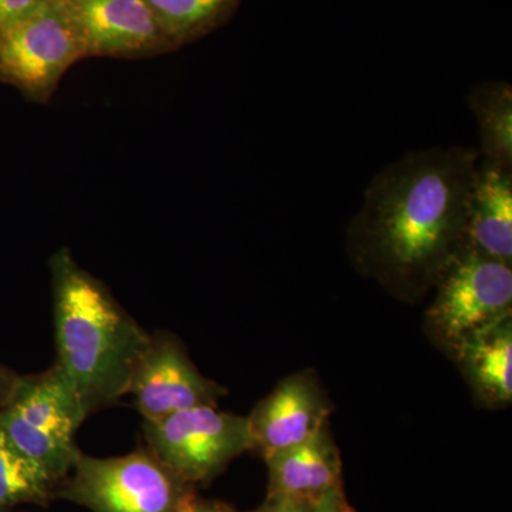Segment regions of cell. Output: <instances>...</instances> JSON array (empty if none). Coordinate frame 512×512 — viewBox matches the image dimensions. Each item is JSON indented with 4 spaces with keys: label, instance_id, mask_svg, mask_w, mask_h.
Here are the masks:
<instances>
[{
    "label": "cell",
    "instance_id": "13",
    "mask_svg": "<svg viewBox=\"0 0 512 512\" xmlns=\"http://www.w3.org/2000/svg\"><path fill=\"white\" fill-rule=\"evenodd\" d=\"M454 350L481 399L491 404L511 402V316L476 330L460 340Z\"/></svg>",
    "mask_w": 512,
    "mask_h": 512
},
{
    "label": "cell",
    "instance_id": "19",
    "mask_svg": "<svg viewBox=\"0 0 512 512\" xmlns=\"http://www.w3.org/2000/svg\"><path fill=\"white\" fill-rule=\"evenodd\" d=\"M40 2L42 0H0V29L25 16Z\"/></svg>",
    "mask_w": 512,
    "mask_h": 512
},
{
    "label": "cell",
    "instance_id": "12",
    "mask_svg": "<svg viewBox=\"0 0 512 512\" xmlns=\"http://www.w3.org/2000/svg\"><path fill=\"white\" fill-rule=\"evenodd\" d=\"M466 248L511 265V170L478 163L468 202Z\"/></svg>",
    "mask_w": 512,
    "mask_h": 512
},
{
    "label": "cell",
    "instance_id": "14",
    "mask_svg": "<svg viewBox=\"0 0 512 512\" xmlns=\"http://www.w3.org/2000/svg\"><path fill=\"white\" fill-rule=\"evenodd\" d=\"M467 104L478 126L480 163L512 171V87L511 84L485 82L467 94Z\"/></svg>",
    "mask_w": 512,
    "mask_h": 512
},
{
    "label": "cell",
    "instance_id": "8",
    "mask_svg": "<svg viewBox=\"0 0 512 512\" xmlns=\"http://www.w3.org/2000/svg\"><path fill=\"white\" fill-rule=\"evenodd\" d=\"M128 394L144 421H156L198 406H217L224 386L202 375L181 340L167 330L151 333Z\"/></svg>",
    "mask_w": 512,
    "mask_h": 512
},
{
    "label": "cell",
    "instance_id": "9",
    "mask_svg": "<svg viewBox=\"0 0 512 512\" xmlns=\"http://www.w3.org/2000/svg\"><path fill=\"white\" fill-rule=\"evenodd\" d=\"M330 407L313 373L286 377L248 417L255 450L269 458L311 439L326 426Z\"/></svg>",
    "mask_w": 512,
    "mask_h": 512
},
{
    "label": "cell",
    "instance_id": "16",
    "mask_svg": "<svg viewBox=\"0 0 512 512\" xmlns=\"http://www.w3.org/2000/svg\"><path fill=\"white\" fill-rule=\"evenodd\" d=\"M239 2L241 0H147L173 46L217 29L231 18Z\"/></svg>",
    "mask_w": 512,
    "mask_h": 512
},
{
    "label": "cell",
    "instance_id": "15",
    "mask_svg": "<svg viewBox=\"0 0 512 512\" xmlns=\"http://www.w3.org/2000/svg\"><path fill=\"white\" fill-rule=\"evenodd\" d=\"M57 484L39 464L30 460L0 427V511L20 504L49 505Z\"/></svg>",
    "mask_w": 512,
    "mask_h": 512
},
{
    "label": "cell",
    "instance_id": "17",
    "mask_svg": "<svg viewBox=\"0 0 512 512\" xmlns=\"http://www.w3.org/2000/svg\"><path fill=\"white\" fill-rule=\"evenodd\" d=\"M171 512H239L237 508L220 500L202 498L197 491H192Z\"/></svg>",
    "mask_w": 512,
    "mask_h": 512
},
{
    "label": "cell",
    "instance_id": "1",
    "mask_svg": "<svg viewBox=\"0 0 512 512\" xmlns=\"http://www.w3.org/2000/svg\"><path fill=\"white\" fill-rule=\"evenodd\" d=\"M476 148L410 151L372 178L350 225L353 259L393 291L419 295L436 286L466 248Z\"/></svg>",
    "mask_w": 512,
    "mask_h": 512
},
{
    "label": "cell",
    "instance_id": "4",
    "mask_svg": "<svg viewBox=\"0 0 512 512\" xmlns=\"http://www.w3.org/2000/svg\"><path fill=\"white\" fill-rule=\"evenodd\" d=\"M192 491L195 485L144 447L120 457L80 454L56 498L92 512H171Z\"/></svg>",
    "mask_w": 512,
    "mask_h": 512
},
{
    "label": "cell",
    "instance_id": "7",
    "mask_svg": "<svg viewBox=\"0 0 512 512\" xmlns=\"http://www.w3.org/2000/svg\"><path fill=\"white\" fill-rule=\"evenodd\" d=\"M433 328L456 346L476 330L511 316V265L464 248L436 284Z\"/></svg>",
    "mask_w": 512,
    "mask_h": 512
},
{
    "label": "cell",
    "instance_id": "6",
    "mask_svg": "<svg viewBox=\"0 0 512 512\" xmlns=\"http://www.w3.org/2000/svg\"><path fill=\"white\" fill-rule=\"evenodd\" d=\"M82 36L62 3L42 0L0 29V74L35 96L47 94L80 57Z\"/></svg>",
    "mask_w": 512,
    "mask_h": 512
},
{
    "label": "cell",
    "instance_id": "23",
    "mask_svg": "<svg viewBox=\"0 0 512 512\" xmlns=\"http://www.w3.org/2000/svg\"><path fill=\"white\" fill-rule=\"evenodd\" d=\"M0 512H3V511H0Z\"/></svg>",
    "mask_w": 512,
    "mask_h": 512
},
{
    "label": "cell",
    "instance_id": "3",
    "mask_svg": "<svg viewBox=\"0 0 512 512\" xmlns=\"http://www.w3.org/2000/svg\"><path fill=\"white\" fill-rule=\"evenodd\" d=\"M87 417L79 394L57 363L45 372L18 376L0 407V427L57 485L82 454L76 436Z\"/></svg>",
    "mask_w": 512,
    "mask_h": 512
},
{
    "label": "cell",
    "instance_id": "22",
    "mask_svg": "<svg viewBox=\"0 0 512 512\" xmlns=\"http://www.w3.org/2000/svg\"><path fill=\"white\" fill-rule=\"evenodd\" d=\"M55 2H59V3H70V2H77V0H55Z\"/></svg>",
    "mask_w": 512,
    "mask_h": 512
},
{
    "label": "cell",
    "instance_id": "20",
    "mask_svg": "<svg viewBox=\"0 0 512 512\" xmlns=\"http://www.w3.org/2000/svg\"><path fill=\"white\" fill-rule=\"evenodd\" d=\"M312 504L281 495H266L265 503L252 512H311Z\"/></svg>",
    "mask_w": 512,
    "mask_h": 512
},
{
    "label": "cell",
    "instance_id": "11",
    "mask_svg": "<svg viewBox=\"0 0 512 512\" xmlns=\"http://www.w3.org/2000/svg\"><path fill=\"white\" fill-rule=\"evenodd\" d=\"M268 495L295 498L313 504L342 483V461L328 426L311 439L266 458Z\"/></svg>",
    "mask_w": 512,
    "mask_h": 512
},
{
    "label": "cell",
    "instance_id": "21",
    "mask_svg": "<svg viewBox=\"0 0 512 512\" xmlns=\"http://www.w3.org/2000/svg\"><path fill=\"white\" fill-rule=\"evenodd\" d=\"M18 376L19 375L10 372L9 369H6L5 366L0 365V407L8 400L9 394L13 389V384H15Z\"/></svg>",
    "mask_w": 512,
    "mask_h": 512
},
{
    "label": "cell",
    "instance_id": "5",
    "mask_svg": "<svg viewBox=\"0 0 512 512\" xmlns=\"http://www.w3.org/2000/svg\"><path fill=\"white\" fill-rule=\"evenodd\" d=\"M147 448L192 485L208 483L235 458L255 450L248 417L198 406L144 421Z\"/></svg>",
    "mask_w": 512,
    "mask_h": 512
},
{
    "label": "cell",
    "instance_id": "10",
    "mask_svg": "<svg viewBox=\"0 0 512 512\" xmlns=\"http://www.w3.org/2000/svg\"><path fill=\"white\" fill-rule=\"evenodd\" d=\"M82 36L86 56L137 55L173 46L147 0L62 3Z\"/></svg>",
    "mask_w": 512,
    "mask_h": 512
},
{
    "label": "cell",
    "instance_id": "2",
    "mask_svg": "<svg viewBox=\"0 0 512 512\" xmlns=\"http://www.w3.org/2000/svg\"><path fill=\"white\" fill-rule=\"evenodd\" d=\"M57 365L87 416L127 396L151 333L67 251L52 259Z\"/></svg>",
    "mask_w": 512,
    "mask_h": 512
},
{
    "label": "cell",
    "instance_id": "18",
    "mask_svg": "<svg viewBox=\"0 0 512 512\" xmlns=\"http://www.w3.org/2000/svg\"><path fill=\"white\" fill-rule=\"evenodd\" d=\"M311 512H355L343 493L342 483L330 488L312 504Z\"/></svg>",
    "mask_w": 512,
    "mask_h": 512
}]
</instances>
